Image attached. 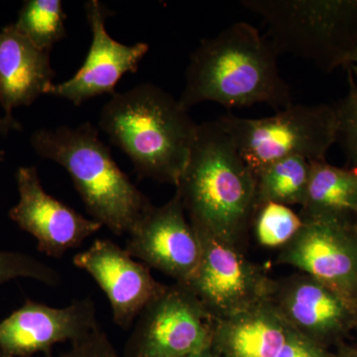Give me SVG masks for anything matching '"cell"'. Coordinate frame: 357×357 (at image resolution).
<instances>
[{
    "instance_id": "cell-1",
    "label": "cell",
    "mask_w": 357,
    "mask_h": 357,
    "mask_svg": "<svg viewBox=\"0 0 357 357\" xmlns=\"http://www.w3.org/2000/svg\"><path fill=\"white\" fill-rule=\"evenodd\" d=\"M277 57L255 27L234 23L217 36L204 39L192 52L178 102L187 110L204 102L227 109L257 103L285 109L293 102Z\"/></svg>"
},
{
    "instance_id": "cell-2",
    "label": "cell",
    "mask_w": 357,
    "mask_h": 357,
    "mask_svg": "<svg viewBox=\"0 0 357 357\" xmlns=\"http://www.w3.org/2000/svg\"><path fill=\"white\" fill-rule=\"evenodd\" d=\"M176 188L197 232L241 248L257 210L256 177L218 119L199 124Z\"/></svg>"
},
{
    "instance_id": "cell-3",
    "label": "cell",
    "mask_w": 357,
    "mask_h": 357,
    "mask_svg": "<svg viewBox=\"0 0 357 357\" xmlns=\"http://www.w3.org/2000/svg\"><path fill=\"white\" fill-rule=\"evenodd\" d=\"M189 110L153 84L115 93L102 107L98 126L132 162L136 175L177 185L198 123Z\"/></svg>"
},
{
    "instance_id": "cell-4",
    "label": "cell",
    "mask_w": 357,
    "mask_h": 357,
    "mask_svg": "<svg viewBox=\"0 0 357 357\" xmlns=\"http://www.w3.org/2000/svg\"><path fill=\"white\" fill-rule=\"evenodd\" d=\"M30 143L38 156L66 169L89 215L115 236L130 234L153 206L89 122L76 128L39 129Z\"/></svg>"
},
{
    "instance_id": "cell-5",
    "label": "cell",
    "mask_w": 357,
    "mask_h": 357,
    "mask_svg": "<svg viewBox=\"0 0 357 357\" xmlns=\"http://www.w3.org/2000/svg\"><path fill=\"white\" fill-rule=\"evenodd\" d=\"M261 16L278 54L310 61L323 72L347 68L357 48V0H243Z\"/></svg>"
},
{
    "instance_id": "cell-6",
    "label": "cell",
    "mask_w": 357,
    "mask_h": 357,
    "mask_svg": "<svg viewBox=\"0 0 357 357\" xmlns=\"http://www.w3.org/2000/svg\"><path fill=\"white\" fill-rule=\"evenodd\" d=\"M218 121L255 176L287 157L325 161L337 140V107L328 105L292 103L272 116L243 119L229 114Z\"/></svg>"
},
{
    "instance_id": "cell-7",
    "label": "cell",
    "mask_w": 357,
    "mask_h": 357,
    "mask_svg": "<svg viewBox=\"0 0 357 357\" xmlns=\"http://www.w3.org/2000/svg\"><path fill=\"white\" fill-rule=\"evenodd\" d=\"M213 326L189 289L166 286L138 316L121 357H189L211 347Z\"/></svg>"
},
{
    "instance_id": "cell-8",
    "label": "cell",
    "mask_w": 357,
    "mask_h": 357,
    "mask_svg": "<svg viewBox=\"0 0 357 357\" xmlns=\"http://www.w3.org/2000/svg\"><path fill=\"white\" fill-rule=\"evenodd\" d=\"M197 232V231H196ZM201 262L185 284L215 321L230 318L271 299L275 280L241 248L199 234Z\"/></svg>"
},
{
    "instance_id": "cell-9",
    "label": "cell",
    "mask_w": 357,
    "mask_h": 357,
    "mask_svg": "<svg viewBox=\"0 0 357 357\" xmlns=\"http://www.w3.org/2000/svg\"><path fill=\"white\" fill-rule=\"evenodd\" d=\"M276 263L297 268L357 304V225L352 220H304Z\"/></svg>"
},
{
    "instance_id": "cell-10",
    "label": "cell",
    "mask_w": 357,
    "mask_h": 357,
    "mask_svg": "<svg viewBox=\"0 0 357 357\" xmlns=\"http://www.w3.org/2000/svg\"><path fill=\"white\" fill-rule=\"evenodd\" d=\"M272 304L291 328L330 347L357 331V304L309 275L275 280Z\"/></svg>"
},
{
    "instance_id": "cell-11",
    "label": "cell",
    "mask_w": 357,
    "mask_h": 357,
    "mask_svg": "<svg viewBox=\"0 0 357 357\" xmlns=\"http://www.w3.org/2000/svg\"><path fill=\"white\" fill-rule=\"evenodd\" d=\"M91 297L55 307L27 299L20 309L0 321V357L53 354L56 344L76 342L100 326Z\"/></svg>"
},
{
    "instance_id": "cell-12",
    "label": "cell",
    "mask_w": 357,
    "mask_h": 357,
    "mask_svg": "<svg viewBox=\"0 0 357 357\" xmlns=\"http://www.w3.org/2000/svg\"><path fill=\"white\" fill-rule=\"evenodd\" d=\"M128 236L126 249L129 255L176 283L185 285L196 273L201 241L185 217L177 192L168 203L152 206Z\"/></svg>"
},
{
    "instance_id": "cell-13",
    "label": "cell",
    "mask_w": 357,
    "mask_h": 357,
    "mask_svg": "<svg viewBox=\"0 0 357 357\" xmlns=\"http://www.w3.org/2000/svg\"><path fill=\"white\" fill-rule=\"evenodd\" d=\"M20 201L9 211L13 222L31 234L40 252L61 259L96 234L100 225L45 192L36 167H20L15 174Z\"/></svg>"
},
{
    "instance_id": "cell-14",
    "label": "cell",
    "mask_w": 357,
    "mask_h": 357,
    "mask_svg": "<svg viewBox=\"0 0 357 357\" xmlns=\"http://www.w3.org/2000/svg\"><path fill=\"white\" fill-rule=\"evenodd\" d=\"M73 263L100 286L109 300L115 325L123 330L132 328L141 312L167 286L152 276L149 267L110 239H96L74 256Z\"/></svg>"
},
{
    "instance_id": "cell-15",
    "label": "cell",
    "mask_w": 357,
    "mask_h": 357,
    "mask_svg": "<svg viewBox=\"0 0 357 357\" xmlns=\"http://www.w3.org/2000/svg\"><path fill=\"white\" fill-rule=\"evenodd\" d=\"M91 27V48L81 69L64 83L53 84L47 95L66 98L76 107L96 96L114 95L115 86L126 73H136L149 51L147 43L128 46L115 41L107 33L105 22L112 11L98 0L84 4Z\"/></svg>"
},
{
    "instance_id": "cell-16",
    "label": "cell",
    "mask_w": 357,
    "mask_h": 357,
    "mask_svg": "<svg viewBox=\"0 0 357 357\" xmlns=\"http://www.w3.org/2000/svg\"><path fill=\"white\" fill-rule=\"evenodd\" d=\"M56 76L50 52L37 48L14 24L0 31V105L6 116L47 95Z\"/></svg>"
},
{
    "instance_id": "cell-17",
    "label": "cell",
    "mask_w": 357,
    "mask_h": 357,
    "mask_svg": "<svg viewBox=\"0 0 357 357\" xmlns=\"http://www.w3.org/2000/svg\"><path fill=\"white\" fill-rule=\"evenodd\" d=\"M291 326L268 300L215 321L211 347L222 357H278Z\"/></svg>"
},
{
    "instance_id": "cell-18",
    "label": "cell",
    "mask_w": 357,
    "mask_h": 357,
    "mask_svg": "<svg viewBox=\"0 0 357 357\" xmlns=\"http://www.w3.org/2000/svg\"><path fill=\"white\" fill-rule=\"evenodd\" d=\"M357 215V169L340 168L328 162H311L303 220H349Z\"/></svg>"
},
{
    "instance_id": "cell-19",
    "label": "cell",
    "mask_w": 357,
    "mask_h": 357,
    "mask_svg": "<svg viewBox=\"0 0 357 357\" xmlns=\"http://www.w3.org/2000/svg\"><path fill=\"white\" fill-rule=\"evenodd\" d=\"M311 173V162L304 157H287L262 169L256 177L257 208L265 203L303 206Z\"/></svg>"
},
{
    "instance_id": "cell-20",
    "label": "cell",
    "mask_w": 357,
    "mask_h": 357,
    "mask_svg": "<svg viewBox=\"0 0 357 357\" xmlns=\"http://www.w3.org/2000/svg\"><path fill=\"white\" fill-rule=\"evenodd\" d=\"M66 20L60 0H26L13 24L37 48L51 52L54 45L67 35Z\"/></svg>"
},
{
    "instance_id": "cell-21",
    "label": "cell",
    "mask_w": 357,
    "mask_h": 357,
    "mask_svg": "<svg viewBox=\"0 0 357 357\" xmlns=\"http://www.w3.org/2000/svg\"><path fill=\"white\" fill-rule=\"evenodd\" d=\"M304 220L285 204H260L253 218L252 227L258 243L268 248H283L297 236Z\"/></svg>"
},
{
    "instance_id": "cell-22",
    "label": "cell",
    "mask_w": 357,
    "mask_h": 357,
    "mask_svg": "<svg viewBox=\"0 0 357 357\" xmlns=\"http://www.w3.org/2000/svg\"><path fill=\"white\" fill-rule=\"evenodd\" d=\"M17 278H29L45 285H59L60 274L34 256L17 251L0 250V285Z\"/></svg>"
},
{
    "instance_id": "cell-23",
    "label": "cell",
    "mask_w": 357,
    "mask_h": 357,
    "mask_svg": "<svg viewBox=\"0 0 357 357\" xmlns=\"http://www.w3.org/2000/svg\"><path fill=\"white\" fill-rule=\"evenodd\" d=\"M349 72V91L337 105V140L342 141L349 167L357 169V84Z\"/></svg>"
},
{
    "instance_id": "cell-24",
    "label": "cell",
    "mask_w": 357,
    "mask_h": 357,
    "mask_svg": "<svg viewBox=\"0 0 357 357\" xmlns=\"http://www.w3.org/2000/svg\"><path fill=\"white\" fill-rule=\"evenodd\" d=\"M70 344L72 347L69 351L59 356L51 354L44 357H121L117 354L107 333L100 326L86 337Z\"/></svg>"
},
{
    "instance_id": "cell-25",
    "label": "cell",
    "mask_w": 357,
    "mask_h": 357,
    "mask_svg": "<svg viewBox=\"0 0 357 357\" xmlns=\"http://www.w3.org/2000/svg\"><path fill=\"white\" fill-rule=\"evenodd\" d=\"M278 357H335V354L291 328L287 342Z\"/></svg>"
},
{
    "instance_id": "cell-26",
    "label": "cell",
    "mask_w": 357,
    "mask_h": 357,
    "mask_svg": "<svg viewBox=\"0 0 357 357\" xmlns=\"http://www.w3.org/2000/svg\"><path fill=\"white\" fill-rule=\"evenodd\" d=\"M22 124L13 116H0V135L6 136L10 131H21Z\"/></svg>"
},
{
    "instance_id": "cell-27",
    "label": "cell",
    "mask_w": 357,
    "mask_h": 357,
    "mask_svg": "<svg viewBox=\"0 0 357 357\" xmlns=\"http://www.w3.org/2000/svg\"><path fill=\"white\" fill-rule=\"evenodd\" d=\"M335 354V357H357V347L340 342L337 344V351Z\"/></svg>"
},
{
    "instance_id": "cell-28",
    "label": "cell",
    "mask_w": 357,
    "mask_h": 357,
    "mask_svg": "<svg viewBox=\"0 0 357 357\" xmlns=\"http://www.w3.org/2000/svg\"><path fill=\"white\" fill-rule=\"evenodd\" d=\"M189 357H222L217 352L213 351V347H208L203 351L196 352V354H192Z\"/></svg>"
},
{
    "instance_id": "cell-29",
    "label": "cell",
    "mask_w": 357,
    "mask_h": 357,
    "mask_svg": "<svg viewBox=\"0 0 357 357\" xmlns=\"http://www.w3.org/2000/svg\"><path fill=\"white\" fill-rule=\"evenodd\" d=\"M347 70L351 73L352 75H356L357 77V48L352 54L351 61H349V65L347 67Z\"/></svg>"
},
{
    "instance_id": "cell-30",
    "label": "cell",
    "mask_w": 357,
    "mask_h": 357,
    "mask_svg": "<svg viewBox=\"0 0 357 357\" xmlns=\"http://www.w3.org/2000/svg\"><path fill=\"white\" fill-rule=\"evenodd\" d=\"M4 156H6V152L2 151V150H1V151H0V162L3 161Z\"/></svg>"
},
{
    "instance_id": "cell-31",
    "label": "cell",
    "mask_w": 357,
    "mask_h": 357,
    "mask_svg": "<svg viewBox=\"0 0 357 357\" xmlns=\"http://www.w3.org/2000/svg\"><path fill=\"white\" fill-rule=\"evenodd\" d=\"M356 218H357V215H356ZM356 223V225H357V222Z\"/></svg>"
}]
</instances>
